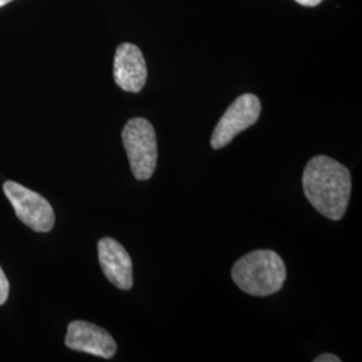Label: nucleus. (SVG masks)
I'll use <instances>...</instances> for the list:
<instances>
[{
  "label": "nucleus",
  "mask_w": 362,
  "mask_h": 362,
  "mask_svg": "<svg viewBox=\"0 0 362 362\" xmlns=\"http://www.w3.org/2000/svg\"><path fill=\"white\" fill-rule=\"evenodd\" d=\"M302 185L311 206L325 218H344L351 192V176L345 165L332 157L315 156L305 168Z\"/></svg>",
  "instance_id": "f257e3e1"
},
{
  "label": "nucleus",
  "mask_w": 362,
  "mask_h": 362,
  "mask_svg": "<svg viewBox=\"0 0 362 362\" xmlns=\"http://www.w3.org/2000/svg\"><path fill=\"white\" fill-rule=\"evenodd\" d=\"M4 194L10 200L18 219L35 233H49L55 224L52 204L40 194L15 182L6 181Z\"/></svg>",
  "instance_id": "20e7f679"
},
{
  "label": "nucleus",
  "mask_w": 362,
  "mask_h": 362,
  "mask_svg": "<svg viewBox=\"0 0 362 362\" xmlns=\"http://www.w3.org/2000/svg\"><path fill=\"white\" fill-rule=\"evenodd\" d=\"M122 143L133 176L141 181L151 179L157 165V140L152 124L141 117L132 118L122 130Z\"/></svg>",
  "instance_id": "7ed1b4c3"
},
{
  "label": "nucleus",
  "mask_w": 362,
  "mask_h": 362,
  "mask_svg": "<svg viewBox=\"0 0 362 362\" xmlns=\"http://www.w3.org/2000/svg\"><path fill=\"white\" fill-rule=\"evenodd\" d=\"M10 1H13V0H0V7H3V6H6V4H8Z\"/></svg>",
  "instance_id": "f8f14e48"
},
{
  "label": "nucleus",
  "mask_w": 362,
  "mask_h": 362,
  "mask_svg": "<svg viewBox=\"0 0 362 362\" xmlns=\"http://www.w3.org/2000/svg\"><path fill=\"white\" fill-rule=\"evenodd\" d=\"M314 361L315 362H339L341 361V358H338L337 356L334 354H329V353H325V354H321V356H318L317 358H314Z\"/></svg>",
  "instance_id": "9d476101"
},
{
  "label": "nucleus",
  "mask_w": 362,
  "mask_h": 362,
  "mask_svg": "<svg viewBox=\"0 0 362 362\" xmlns=\"http://www.w3.org/2000/svg\"><path fill=\"white\" fill-rule=\"evenodd\" d=\"M260 110L262 106L257 95L247 93L238 97L215 127L211 137V146L214 149L227 146L239 133L248 129L258 121Z\"/></svg>",
  "instance_id": "39448f33"
},
{
  "label": "nucleus",
  "mask_w": 362,
  "mask_h": 362,
  "mask_svg": "<svg viewBox=\"0 0 362 362\" xmlns=\"http://www.w3.org/2000/svg\"><path fill=\"white\" fill-rule=\"evenodd\" d=\"M231 276L247 294L269 297L285 285V262L272 250H257L236 260Z\"/></svg>",
  "instance_id": "f03ea898"
},
{
  "label": "nucleus",
  "mask_w": 362,
  "mask_h": 362,
  "mask_svg": "<svg viewBox=\"0 0 362 362\" xmlns=\"http://www.w3.org/2000/svg\"><path fill=\"white\" fill-rule=\"evenodd\" d=\"M296 1L302 6H306V7H314V6H318L322 0H296Z\"/></svg>",
  "instance_id": "9b49d317"
},
{
  "label": "nucleus",
  "mask_w": 362,
  "mask_h": 362,
  "mask_svg": "<svg viewBox=\"0 0 362 362\" xmlns=\"http://www.w3.org/2000/svg\"><path fill=\"white\" fill-rule=\"evenodd\" d=\"M98 259L105 276L119 290L133 287V263L128 251L113 238L98 242Z\"/></svg>",
  "instance_id": "6e6552de"
},
{
  "label": "nucleus",
  "mask_w": 362,
  "mask_h": 362,
  "mask_svg": "<svg viewBox=\"0 0 362 362\" xmlns=\"http://www.w3.org/2000/svg\"><path fill=\"white\" fill-rule=\"evenodd\" d=\"M113 76L122 90L140 93L143 90L148 70L143 52L132 43H122L117 47Z\"/></svg>",
  "instance_id": "0eeeda50"
},
{
  "label": "nucleus",
  "mask_w": 362,
  "mask_h": 362,
  "mask_svg": "<svg viewBox=\"0 0 362 362\" xmlns=\"http://www.w3.org/2000/svg\"><path fill=\"white\" fill-rule=\"evenodd\" d=\"M8 293H10V284H8L6 274L0 267V306L6 303V300L8 298Z\"/></svg>",
  "instance_id": "1a4fd4ad"
},
{
  "label": "nucleus",
  "mask_w": 362,
  "mask_h": 362,
  "mask_svg": "<svg viewBox=\"0 0 362 362\" xmlns=\"http://www.w3.org/2000/svg\"><path fill=\"white\" fill-rule=\"evenodd\" d=\"M69 349L83 351L101 358H112L117 351L115 338L105 329L86 321H73L65 338Z\"/></svg>",
  "instance_id": "423d86ee"
}]
</instances>
